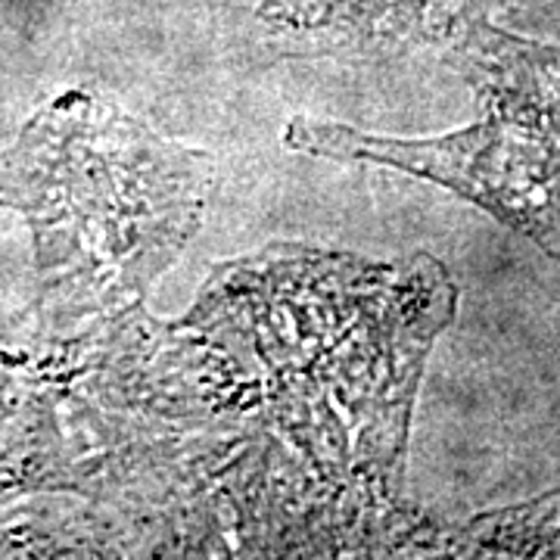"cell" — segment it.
<instances>
[{"label": "cell", "mask_w": 560, "mask_h": 560, "mask_svg": "<svg viewBox=\"0 0 560 560\" xmlns=\"http://www.w3.org/2000/svg\"><path fill=\"white\" fill-rule=\"evenodd\" d=\"M206 160L91 97H66L0 162V197L28 212L40 261L101 300L138 296L197 231Z\"/></svg>", "instance_id": "6da1fadb"}, {"label": "cell", "mask_w": 560, "mask_h": 560, "mask_svg": "<svg viewBox=\"0 0 560 560\" xmlns=\"http://www.w3.org/2000/svg\"><path fill=\"white\" fill-rule=\"evenodd\" d=\"M287 143L312 156L381 162L436 180L560 259V147L499 113L467 131L420 140L293 119Z\"/></svg>", "instance_id": "7a4b0ae2"}, {"label": "cell", "mask_w": 560, "mask_h": 560, "mask_svg": "<svg viewBox=\"0 0 560 560\" xmlns=\"http://www.w3.org/2000/svg\"><path fill=\"white\" fill-rule=\"evenodd\" d=\"M455 62L492 113L533 128L560 147V47L470 22L455 38Z\"/></svg>", "instance_id": "3957f363"}, {"label": "cell", "mask_w": 560, "mask_h": 560, "mask_svg": "<svg viewBox=\"0 0 560 560\" xmlns=\"http://www.w3.org/2000/svg\"><path fill=\"white\" fill-rule=\"evenodd\" d=\"M499 0H268V13L383 40L458 38Z\"/></svg>", "instance_id": "277c9868"}]
</instances>
